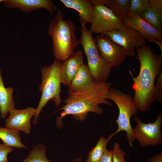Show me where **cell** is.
<instances>
[{
    "mask_svg": "<svg viewBox=\"0 0 162 162\" xmlns=\"http://www.w3.org/2000/svg\"><path fill=\"white\" fill-rule=\"evenodd\" d=\"M136 59L140 62L138 75L134 76L129 73L134 82L133 97L139 110L142 112L149 110L156 100L154 82L156 78L162 72V55L154 53L151 47L145 45L136 48Z\"/></svg>",
    "mask_w": 162,
    "mask_h": 162,
    "instance_id": "6da1fadb",
    "label": "cell"
},
{
    "mask_svg": "<svg viewBox=\"0 0 162 162\" xmlns=\"http://www.w3.org/2000/svg\"><path fill=\"white\" fill-rule=\"evenodd\" d=\"M111 83H96L92 88L87 90L75 93L68 94L64 100L65 105L56 112L63 110L56 119L57 127L61 128L62 119L68 115H72L77 121H83L89 112L101 115L104 112L99 106L103 104L110 106L112 104L107 100V95L111 88Z\"/></svg>",
    "mask_w": 162,
    "mask_h": 162,
    "instance_id": "7a4b0ae2",
    "label": "cell"
},
{
    "mask_svg": "<svg viewBox=\"0 0 162 162\" xmlns=\"http://www.w3.org/2000/svg\"><path fill=\"white\" fill-rule=\"evenodd\" d=\"M50 22L47 31L52 41V51L55 59L63 61L74 52L80 44L75 34L76 25L70 20L64 19L59 9Z\"/></svg>",
    "mask_w": 162,
    "mask_h": 162,
    "instance_id": "3957f363",
    "label": "cell"
},
{
    "mask_svg": "<svg viewBox=\"0 0 162 162\" xmlns=\"http://www.w3.org/2000/svg\"><path fill=\"white\" fill-rule=\"evenodd\" d=\"M62 63V61L55 59L52 64L45 66L41 69L42 80L39 90L42 94L38 106L35 109L33 121L34 124L37 123L41 111L49 101H53L57 107L62 103L60 96Z\"/></svg>",
    "mask_w": 162,
    "mask_h": 162,
    "instance_id": "277c9868",
    "label": "cell"
},
{
    "mask_svg": "<svg viewBox=\"0 0 162 162\" xmlns=\"http://www.w3.org/2000/svg\"><path fill=\"white\" fill-rule=\"evenodd\" d=\"M80 30L81 36L79 40L87 57V65L94 82H107L112 66L100 54L90 30L85 25H82Z\"/></svg>",
    "mask_w": 162,
    "mask_h": 162,
    "instance_id": "5b68a950",
    "label": "cell"
},
{
    "mask_svg": "<svg viewBox=\"0 0 162 162\" xmlns=\"http://www.w3.org/2000/svg\"><path fill=\"white\" fill-rule=\"evenodd\" d=\"M107 99L113 101L119 110L118 118L115 121L117 124V130L113 133L114 136L121 131L126 133V136L129 146L132 147L134 140L133 128L130 123V118L136 114L138 108L133 97L116 88H111L107 95Z\"/></svg>",
    "mask_w": 162,
    "mask_h": 162,
    "instance_id": "8992f818",
    "label": "cell"
},
{
    "mask_svg": "<svg viewBox=\"0 0 162 162\" xmlns=\"http://www.w3.org/2000/svg\"><path fill=\"white\" fill-rule=\"evenodd\" d=\"M134 120L136 124L133 129L134 137L138 141L141 147L149 146L154 147L161 145V113L158 114L156 119L153 122L144 123L138 116H135Z\"/></svg>",
    "mask_w": 162,
    "mask_h": 162,
    "instance_id": "52a82bcc",
    "label": "cell"
},
{
    "mask_svg": "<svg viewBox=\"0 0 162 162\" xmlns=\"http://www.w3.org/2000/svg\"><path fill=\"white\" fill-rule=\"evenodd\" d=\"M102 34L108 36L113 42L122 46L127 56L129 57L135 55V48L142 47L146 44V40L139 32L123 24L118 29Z\"/></svg>",
    "mask_w": 162,
    "mask_h": 162,
    "instance_id": "ba28073f",
    "label": "cell"
},
{
    "mask_svg": "<svg viewBox=\"0 0 162 162\" xmlns=\"http://www.w3.org/2000/svg\"><path fill=\"white\" fill-rule=\"evenodd\" d=\"M93 5L94 16L90 29L92 33L103 34L117 30L122 26V21L109 8L103 4Z\"/></svg>",
    "mask_w": 162,
    "mask_h": 162,
    "instance_id": "9c48e42d",
    "label": "cell"
},
{
    "mask_svg": "<svg viewBox=\"0 0 162 162\" xmlns=\"http://www.w3.org/2000/svg\"><path fill=\"white\" fill-rule=\"evenodd\" d=\"M94 39L100 54L112 67H118L125 61L127 56L125 49L108 36L100 34Z\"/></svg>",
    "mask_w": 162,
    "mask_h": 162,
    "instance_id": "30bf717a",
    "label": "cell"
},
{
    "mask_svg": "<svg viewBox=\"0 0 162 162\" xmlns=\"http://www.w3.org/2000/svg\"><path fill=\"white\" fill-rule=\"evenodd\" d=\"M35 111V109L31 106L22 110L15 108L11 109L5 120V127L29 134L31 130V120Z\"/></svg>",
    "mask_w": 162,
    "mask_h": 162,
    "instance_id": "8fae6325",
    "label": "cell"
},
{
    "mask_svg": "<svg viewBox=\"0 0 162 162\" xmlns=\"http://www.w3.org/2000/svg\"><path fill=\"white\" fill-rule=\"evenodd\" d=\"M3 2L7 8H18L24 13L43 8L47 10L52 16L59 9L51 0H4Z\"/></svg>",
    "mask_w": 162,
    "mask_h": 162,
    "instance_id": "7c38bea8",
    "label": "cell"
},
{
    "mask_svg": "<svg viewBox=\"0 0 162 162\" xmlns=\"http://www.w3.org/2000/svg\"><path fill=\"white\" fill-rule=\"evenodd\" d=\"M122 23L124 26L136 30L150 42L153 39L162 41V31L153 28L140 15L126 17Z\"/></svg>",
    "mask_w": 162,
    "mask_h": 162,
    "instance_id": "4fadbf2b",
    "label": "cell"
},
{
    "mask_svg": "<svg viewBox=\"0 0 162 162\" xmlns=\"http://www.w3.org/2000/svg\"><path fill=\"white\" fill-rule=\"evenodd\" d=\"M83 64V53L81 50L74 52L62 61L61 69L62 83L68 86Z\"/></svg>",
    "mask_w": 162,
    "mask_h": 162,
    "instance_id": "5bb4252c",
    "label": "cell"
},
{
    "mask_svg": "<svg viewBox=\"0 0 162 162\" xmlns=\"http://www.w3.org/2000/svg\"><path fill=\"white\" fill-rule=\"evenodd\" d=\"M65 6L77 11L81 25L91 23L94 16V6L90 0H60Z\"/></svg>",
    "mask_w": 162,
    "mask_h": 162,
    "instance_id": "9a60e30c",
    "label": "cell"
},
{
    "mask_svg": "<svg viewBox=\"0 0 162 162\" xmlns=\"http://www.w3.org/2000/svg\"><path fill=\"white\" fill-rule=\"evenodd\" d=\"M95 83L87 65L83 64L68 86V94L82 92L92 87Z\"/></svg>",
    "mask_w": 162,
    "mask_h": 162,
    "instance_id": "2e32d148",
    "label": "cell"
},
{
    "mask_svg": "<svg viewBox=\"0 0 162 162\" xmlns=\"http://www.w3.org/2000/svg\"><path fill=\"white\" fill-rule=\"evenodd\" d=\"M14 91V88L4 86L0 68V111L1 118H5L10 111L15 108Z\"/></svg>",
    "mask_w": 162,
    "mask_h": 162,
    "instance_id": "e0dca14e",
    "label": "cell"
},
{
    "mask_svg": "<svg viewBox=\"0 0 162 162\" xmlns=\"http://www.w3.org/2000/svg\"><path fill=\"white\" fill-rule=\"evenodd\" d=\"M0 139L9 147L27 148L22 142L20 131L18 130L0 126Z\"/></svg>",
    "mask_w": 162,
    "mask_h": 162,
    "instance_id": "ac0fdd59",
    "label": "cell"
},
{
    "mask_svg": "<svg viewBox=\"0 0 162 162\" xmlns=\"http://www.w3.org/2000/svg\"><path fill=\"white\" fill-rule=\"evenodd\" d=\"M103 5L109 8L122 21L127 17L130 0H104Z\"/></svg>",
    "mask_w": 162,
    "mask_h": 162,
    "instance_id": "d6986e66",
    "label": "cell"
},
{
    "mask_svg": "<svg viewBox=\"0 0 162 162\" xmlns=\"http://www.w3.org/2000/svg\"><path fill=\"white\" fill-rule=\"evenodd\" d=\"M140 16L153 28L162 31V8L150 7Z\"/></svg>",
    "mask_w": 162,
    "mask_h": 162,
    "instance_id": "ffe728a7",
    "label": "cell"
},
{
    "mask_svg": "<svg viewBox=\"0 0 162 162\" xmlns=\"http://www.w3.org/2000/svg\"><path fill=\"white\" fill-rule=\"evenodd\" d=\"M114 136L112 133L107 138L101 136L95 146L89 152L86 162H98L106 149L107 144Z\"/></svg>",
    "mask_w": 162,
    "mask_h": 162,
    "instance_id": "44dd1931",
    "label": "cell"
},
{
    "mask_svg": "<svg viewBox=\"0 0 162 162\" xmlns=\"http://www.w3.org/2000/svg\"><path fill=\"white\" fill-rule=\"evenodd\" d=\"M46 152V146L43 143H40L30 151L22 162H51L47 158Z\"/></svg>",
    "mask_w": 162,
    "mask_h": 162,
    "instance_id": "7402d4cb",
    "label": "cell"
},
{
    "mask_svg": "<svg viewBox=\"0 0 162 162\" xmlns=\"http://www.w3.org/2000/svg\"><path fill=\"white\" fill-rule=\"evenodd\" d=\"M150 7L149 0H130L127 17L140 15Z\"/></svg>",
    "mask_w": 162,
    "mask_h": 162,
    "instance_id": "603a6c76",
    "label": "cell"
},
{
    "mask_svg": "<svg viewBox=\"0 0 162 162\" xmlns=\"http://www.w3.org/2000/svg\"><path fill=\"white\" fill-rule=\"evenodd\" d=\"M112 151V162H126L125 159L126 152L118 142L114 143Z\"/></svg>",
    "mask_w": 162,
    "mask_h": 162,
    "instance_id": "cb8c5ba5",
    "label": "cell"
},
{
    "mask_svg": "<svg viewBox=\"0 0 162 162\" xmlns=\"http://www.w3.org/2000/svg\"><path fill=\"white\" fill-rule=\"evenodd\" d=\"M13 150L12 147H9L0 142V162H8V155Z\"/></svg>",
    "mask_w": 162,
    "mask_h": 162,
    "instance_id": "d4e9b609",
    "label": "cell"
},
{
    "mask_svg": "<svg viewBox=\"0 0 162 162\" xmlns=\"http://www.w3.org/2000/svg\"><path fill=\"white\" fill-rule=\"evenodd\" d=\"M155 88L156 93V100L159 103L162 102V73L158 76Z\"/></svg>",
    "mask_w": 162,
    "mask_h": 162,
    "instance_id": "484cf974",
    "label": "cell"
},
{
    "mask_svg": "<svg viewBox=\"0 0 162 162\" xmlns=\"http://www.w3.org/2000/svg\"><path fill=\"white\" fill-rule=\"evenodd\" d=\"M98 162H112V150L106 149Z\"/></svg>",
    "mask_w": 162,
    "mask_h": 162,
    "instance_id": "4316f807",
    "label": "cell"
},
{
    "mask_svg": "<svg viewBox=\"0 0 162 162\" xmlns=\"http://www.w3.org/2000/svg\"><path fill=\"white\" fill-rule=\"evenodd\" d=\"M150 7L158 9L162 8V0H149Z\"/></svg>",
    "mask_w": 162,
    "mask_h": 162,
    "instance_id": "83f0119b",
    "label": "cell"
},
{
    "mask_svg": "<svg viewBox=\"0 0 162 162\" xmlns=\"http://www.w3.org/2000/svg\"><path fill=\"white\" fill-rule=\"evenodd\" d=\"M147 162H162V152L152 157L147 160Z\"/></svg>",
    "mask_w": 162,
    "mask_h": 162,
    "instance_id": "f1b7e54d",
    "label": "cell"
},
{
    "mask_svg": "<svg viewBox=\"0 0 162 162\" xmlns=\"http://www.w3.org/2000/svg\"><path fill=\"white\" fill-rule=\"evenodd\" d=\"M152 42H153L157 44L159 47L162 54V41L156 39H153L152 41Z\"/></svg>",
    "mask_w": 162,
    "mask_h": 162,
    "instance_id": "f546056e",
    "label": "cell"
},
{
    "mask_svg": "<svg viewBox=\"0 0 162 162\" xmlns=\"http://www.w3.org/2000/svg\"><path fill=\"white\" fill-rule=\"evenodd\" d=\"M72 162H82L81 158L80 157L75 159Z\"/></svg>",
    "mask_w": 162,
    "mask_h": 162,
    "instance_id": "4dcf8cb0",
    "label": "cell"
},
{
    "mask_svg": "<svg viewBox=\"0 0 162 162\" xmlns=\"http://www.w3.org/2000/svg\"><path fill=\"white\" fill-rule=\"evenodd\" d=\"M4 0H0V3L3 2Z\"/></svg>",
    "mask_w": 162,
    "mask_h": 162,
    "instance_id": "1f68e13d",
    "label": "cell"
}]
</instances>
